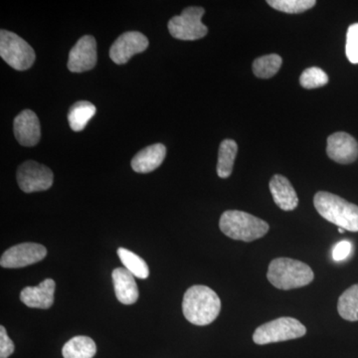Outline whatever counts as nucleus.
Masks as SVG:
<instances>
[{
    "mask_svg": "<svg viewBox=\"0 0 358 358\" xmlns=\"http://www.w3.org/2000/svg\"><path fill=\"white\" fill-rule=\"evenodd\" d=\"M220 310V299L209 287L196 285L185 292L182 312L190 324L208 326L217 319Z\"/></svg>",
    "mask_w": 358,
    "mask_h": 358,
    "instance_id": "1",
    "label": "nucleus"
},
{
    "mask_svg": "<svg viewBox=\"0 0 358 358\" xmlns=\"http://www.w3.org/2000/svg\"><path fill=\"white\" fill-rule=\"evenodd\" d=\"M267 278L275 288L289 291L308 286L315 279V274L310 266L301 261L277 258L268 265Z\"/></svg>",
    "mask_w": 358,
    "mask_h": 358,
    "instance_id": "2",
    "label": "nucleus"
},
{
    "mask_svg": "<svg viewBox=\"0 0 358 358\" xmlns=\"http://www.w3.org/2000/svg\"><path fill=\"white\" fill-rule=\"evenodd\" d=\"M313 204L320 215L329 222L350 232H358L357 205L326 192H317Z\"/></svg>",
    "mask_w": 358,
    "mask_h": 358,
    "instance_id": "3",
    "label": "nucleus"
},
{
    "mask_svg": "<svg viewBox=\"0 0 358 358\" xmlns=\"http://www.w3.org/2000/svg\"><path fill=\"white\" fill-rule=\"evenodd\" d=\"M219 227L226 236L244 242L260 239L270 229L268 224L262 219L239 210L224 212L219 221Z\"/></svg>",
    "mask_w": 358,
    "mask_h": 358,
    "instance_id": "4",
    "label": "nucleus"
},
{
    "mask_svg": "<svg viewBox=\"0 0 358 358\" xmlns=\"http://www.w3.org/2000/svg\"><path fill=\"white\" fill-rule=\"evenodd\" d=\"M307 329L294 317H280L257 327L253 334L254 343L264 345L303 338Z\"/></svg>",
    "mask_w": 358,
    "mask_h": 358,
    "instance_id": "5",
    "label": "nucleus"
},
{
    "mask_svg": "<svg viewBox=\"0 0 358 358\" xmlns=\"http://www.w3.org/2000/svg\"><path fill=\"white\" fill-rule=\"evenodd\" d=\"M0 56L17 71L29 69L36 58L32 47L24 39L4 29L0 31Z\"/></svg>",
    "mask_w": 358,
    "mask_h": 358,
    "instance_id": "6",
    "label": "nucleus"
},
{
    "mask_svg": "<svg viewBox=\"0 0 358 358\" xmlns=\"http://www.w3.org/2000/svg\"><path fill=\"white\" fill-rule=\"evenodd\" d=\"M204 8L199 6L187 7L182 13L174 16L169 22L171 36L185 41H193L206 36L208 28L202 23Z\"/></svg>",
    "mask_w": 358,
    "mask_h": 358,
    "instance_id": "7",
    "label": "nucleus"
},
{
    "mask_svg": "<svg viewBox=\"0 0 358 358\" xmlns=\"http://www.w3.org/2000/svg\"><path fill=\"white\" fill-rule=\"evenodd\" d=\"M53 173L39 162L28 160L17 171V182L26 193L44 192L53 185Z\"/></svg>",
    "mask_w": 358,
    "mask_h": 358,
    "instance_id": "8",
    "label": "nucleus"
},
{
    "mask_svg": "<svg viewBox=\"0 0 358 358\" xmlns=\"http://www.w3.org/2000/svg\"><path fill=\"white\" fill-rule=\"evenodd\" d=\"M47 255V249L37 243L15 245L2 254L0 265L2 268H24L43 260Z\"/></svg>",
    "mask_w": 358,
    "mask_h": 358,
    "instance_id": "9",
    "label": "nucleus"
},
{
    "mask_svg": "<svg viewBox=\"0 0 358 358\" xmlns=\"http://www.w3.org/2000/svg\"><path fill=\"white\" fill-rule=\"evenodd\" d=\"M148 39L143 33L129 31L119 37L110 49V57L115 64H126L136 54L147 50Z\"/></svg>",
    "mask_w": 358,
    "mask_h": 358,
    "instance_id": "10",
    "label": "nucleus"
},
{
    "mask_svg": "<svg viewBox=\"0 0 358 358\" xmlns=\"http://www.w3.org/2000/svg\"><path fill=\"white\" fill-rule=\"evenodd\" d=\"M96 42L91 35L81 37L71 49L68 59V69L73 73L86 72L93 69L96 64Z\"/></svg>",
    "mask_w": 358,
    "mask_h": 358,
    "instance_id": "11",
    "label": "nucleus"
},
{
    "mask_svg": "<svg viewBox=\"0 0 358 358\" xmlns=\"http://www.w3.org/2000/svg\"><path fill=\"white\" fill-rule=\"evenodd\" d=\"M327 154L338 164H352L358 157L357 141L343 131L333 134L327 138Z\"/></svg>",
    "mask_w": 358,
    "mask_h": 358,
    "instance_id": "12",
    "label": "nucleus"
},
{
    "mask_svg": "<svg viewBox=\"0 0 358 358\" xmlns=\"http://www.w3.org/2000/svg\"><path fill=\"white\" fill-rule=\"evenodd\" d=\"M14 136L23 147H34L41 138L38 117L31 110H24L14 119Z\"/></svg>",
    "mask_w": 358,
    "mask_h": 358,
    "instance_id": "13",
    "label": "nucleus"
},
{
    "mask_svg": "<svg viewBox=\"0 0 358 358\" xmlns=\"http://www.w3.org/2000/svg\"><path fill=\"white\" fill-rule=\"evenodd\" d=\"M55 289L54 280H44L39 286L23 289L20 293V301L28 308L47 310L53 306Z\"/></svg>",
    "mask_w": 358,
    "mask_h": 358,
    "instance_id": "14",
    "label": "nucleus"
},
{
    "mask_svg": "<svg viewBox=\"0 0 358 358\" xmlns=\"http://www.w3.org/2000/svg\"><path fill=\"white\" fill-rule=\"evenodd\" d=\"M270 192L275 203L284 211H293L298 207L299 199L289 179L275 174L270 180Z\"/></svg>",
    "mask_w": 358,
    "mask_h": 358,
    "instance_id": "15",
    "label": "nucleus"
},
{
    "mask_svg": "<svg viewBox=\"0 0 358 358\" xmlns=\"http://www.w3.org/2000/svg\"><path fill=\"white\" fill-rule=\"evenodd\" d=\"M112 277L117 300L124 305H133L136 303L140 293L134 281V275L126 268H117L113 271Z\"/></svg>",
    "mask_w": 358,
    "mask_h": 358,
    "instance_id": "16",
    "label": "nucleus"
},
{
    "mask_svg": "<svg viewBox=\"0 0 358 358\" xmlns=\"http://www.w3.org/2000/svg\"><path fill=\"white\" fill-rule=\"evenodd\" d=\"M166 155V147L162 143H155L136 154L131 160V167L138 173H152L164 162Z\"/></svg>",
    "mask_w": 358,
    "mask_h": 358,
    "instance_id": "17",
    "label": "nucleus"
},
{
    "mask_svg": "<svg viewBox=\"0 0 358 358\" xmlns=\"http://www.w3.org/2000/svg\"><path fill=\"white\" fill-rule=\"evenodd\" d=\"M96 352L95 341L88 336H79L71 338L63 346L64 358H93Z\"/></svg>",
    "mask_w": 358,
    "mask_h": 358,
    "instance_id": "18",
    "label": "nucleus"
},
{
    "mask_svg": "<svg viewBox=\"0 0 358 358\" xmlns=\"http://www.w3.org/2000/svg\"><path fill=\"white\" fill-rule=\"evenodd\" d=\"M96 112L95 105L92 103L87 101L75 103L68 113L70 128L74 131H83L90 120L95 115Z\"/></svg>",
    "mask_w": 358,
    "mask_h": 358,
    "instance_id": "19",
    "label": "nucleus"
},
{
    "mask_svg": "<svg viewBox=\"0 0 358 358\" xmlns=\"http://www.w3.org/2000/svg\"><path fill=\"white\" fill-rule=\"evenodd\" d=\"M238 152L236 141L224 140L218 152L217 174L220 178H228L233 171Z\"/></svg>",
    "mask_w": 358,
    "mask_h": 358,
    "instance_id": "20",
    "label": "nucleus"
},
{
    "mask_svg": "<svg viewBox=\"0 0 358 358\" xmlns=\"http://www.w3.org/2000/svg\"><path fill=\"white\" fill-rule=\"evenodd\" d=\"M338 312L348 322L358 320V284L353 285L339 296Z\"/></svg>",
    "mask_w": 358,
    "mask_h": 358,
    "instance_id": "21",
    "label": "nucleus"
},
{
    "mask_svg": "<svg viewBox=\"0 0 358 358\" xmlns=\"http://www.w3.org/2000/svg\"><path fill=\"white\" fill-rule=\"evenodd\" d=\"M117 256L122 261L124 268L131 273L134 277L140 278V279H147L150 275L148 264L140 256L134 254V252L129 251L126 248L117 249Z\"/></svg>",
    "mask_w": 358,
    "mask_h": 358,
    "instance_id": "22",
    "label": "nucleus"
},
{
    "mask_svg": "<svg viewBox=\"0 0 358 358\" xmlns=\"http://www.w3.org/2000/svg\"><path fill=\"white\" fill-rule=\"evenodd\" d=\"M282 63V58L277 54H270L257 58L253 63L254 74L261 79H268L279 72Z\"/></svg>",
    "mask_w": 358,
    "mask_h": 358,
    "instance_id": "23",
    "label": "nucleus"
},
{
    "mask_svg": "<svg viewBox=\"0 0 358 358\" xmlns=\"http://www.w3.org/2000/svg\"><path fill=\"white\" fill-rule=\"evenodd\" d=\"M267 2L275 10L289 14L305 13L317 4L315 0H268Z\"/></svg>",
    "mask_w": 358,
    "mask_h": 358,
    "instance_id": "24",
    "label": "nucleus"
},
{
    "mask_svg": "<svg viewBox=\"0 0 358 358\" xmlns=\"http://www.w3.org/2000/svg\"><path fill=\"white\" fill-rule=\"evenodd\" d=\"M329 76L324 70L317 67L308 68L301 75L300 84L305 89L312 90L326 86Z\"/></svg>",
    "mask_w": 358,
    "mask_h": 358,
    "instance_id": "25",
    "label": "nucleus"
},
{
    "mask_svg": "<svg viewBox=\"0 0 358 358\" xmlns=\"http://www.w3.org/2000/svg\"><path fill=\"white\" fill-rule=\"evenodd\" d=\"M346 56L352 64H358V23L350 26L346 34Z\"/></svg>",
    "mask_w": 358,
    "mask_h": 358,
    "instance_id": "26",
    "label": "nucleus"
},
{
    "mask_svg": "<svg viewBox=\"0 0 358 358\" xmlns=\"http://www.w3.org/2000/svg\"><path fill=\"white\" fill-rule=\"evenodd\" d=\"M14 352L13 341L7 336L6 327H0V358H8Z\"/></svg>",
    "mask_w": 358,
    "mask_h": 358,
    "instance_id": "27",
    "label": "nucleus"
},
{
    "mask_svg": "<svg viewBox=\"0 0 358 358\" xmlns=\"http://www.w3.org/2000/svg\"><path fill=\"white\" fill-rule=\"evenodd\" d=\"M352 245L350 241H341L334 247L333 259L336 262L345 260L352 253Z\"/></svg>",
    "mask_w": 358,
    "mask_h": 358,
    "instance_id": "28",
    "label": "nucleus"
},
{
    "mask_svg": "<svg viewBox=\"0 0 358 358\" xmlns=\"http://www.w3.org/2000/svg\"><path fill=\"white\" fill-rule=\"evenodd\" d=\"M345 229H343V228H338V232L339 233H345Z\"/></svg>",
    "mask_w": 358,
    "mask_h": 358,
    "instance_id": "29",
    "label": "nucleus"
}]
</instances>
